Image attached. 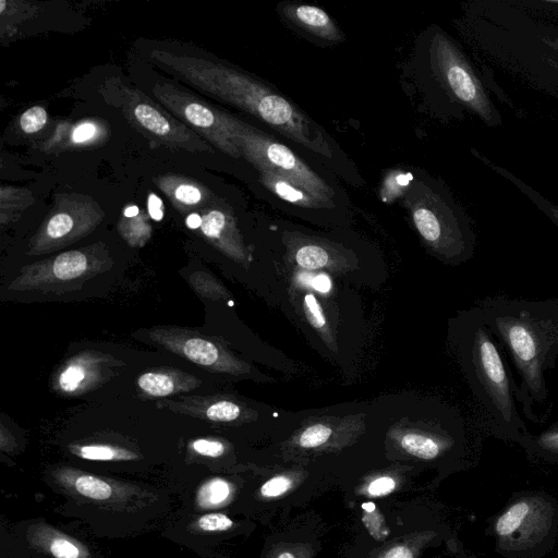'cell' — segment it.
Returning <instances> with one entry per match:
<instances>
[{"label": "cell", "instance_id": "cell-1", "mask_svg": "<svg viewBox=\"0 0 558 558\" xmlns=\"http://www.w3.org/2000/svg\"><path fill=\"white\" fill-rule=\"evenodd\" d=\"M478 308L520 376L515 399L524 416L544 423L534 409L548 403L545 372L558 364V298L530 300L498 294L484 298Z\"/></svg>", "mask_w": 558, "mask_h": 558}, {"label": "cell", "instance_id": "cell-2", "mask_svg": "<svg viewBox=\"0 0 558 558\" xmlns=\"http://www.w3.org/2000/svg\"><path fill=\"white\" fill-rule=\"evenodd\" d=\"M150 58L203 93L256 117L316 154L332 157L318 125L284 96L252 76L219 62L161 49H154Z\"/></svg>", "mask_w": 558, "mask_h": 558}, {"label": "cell", "instance_id": "cell-3", "mask_svg": "<svg viewBox=\"0 0 558 558\" xmlns=\"http://www.w3.org/2000/svg\"><path fill=\"white\" fill-rule=\"evenodd\" d=\"M461 336L466 377L484 409L490 433L499 439L520 445L530 432L518 411L517 384L502 348L478 307L464 316Z\"/></svg>", "mask_w": 558, "mask_h": 558}, {"label": "cell", "instance_id": "cell-4", "mask_svg": "<svg viewBox=\"0 0 558 558\" xmlns=\"http://www.w3.org/2000/svg\"><path fill=\"white\" fill-rule=\"evenodd\" d=\"M490 534L506 558H542L558 537V501L543 492L515 494L493 519Z\"/></svg>", "mask_w": 558, "mask_h": 558}, {"label": "cell", "instance_id": "cell-5", "mask_svg": "<svg viewBox=\"0 0 558 558\" xmlns=\"http://www.w3.org/2000/svg\"><path fill=\"white\" fill-rule=\"evenodd\" d=\"M230 126L242 157L257 171L268 170L324 202L335 203L333 189L289 147L233 116Z\"/></svg>", "mask_w": 558, "mask_h": 558}, {"label": "cell", "instance_id": "cell-6", "mask_svg": "<svg viewBox=\"0 0 558 558\" xmlns=\"http://www.w3.org/2000/svg\"><path fill=\"white\" fill-rule=\"evenodd\" d=\"M106 86L119 97V106L128 121L149 140L171 148L213 151L201 135L142 92L124 85L118 78L108 81Z\"/></svg>", "mask_w": 558, "mask_h": 558}, {"label": "cell", "instance_id": "cell-7", "mask_svg": "<svg viewBox=\"0 0 558 558\" xmlns=\"http://www.w3.org/2000/svg\"><path fill=\"white\" fill-rule=\"evenodd\" d=\"M404 204L421 236L448 259L471 256V240L449 215L439 197L417 182L407 192Z\"/></svg>", "mask_w": 558, "mask_h": 558}, {"label": "cell", "instance_id": "cell-8", "mask_svg": "<svg viewBox=\"0 0 558 558\" xmlns=\"http://www.w3.org/2000/svg\"><path fill=\"white\" fill-rule=\"evenodd\" d=\"M151 92L167 111L206 142L230 157H242L231 131V114L169 83H157Z\"/></svg>", "mask_w": 558, "mask_h": 558}, {"label": "cell", "instance_id": "cell-9", "mask_svg": "<svg viewBox=\"0 0 558 558\" xmlns=\"http://www.w3.org/2000/svg\"><path fill=\"white\" fill-rule=\"evenodd\" d=\"M104 217L98 203L88 196L61 194L41 226L36 248L46 250L89 232Z\"/></svg>", "mask_w": 558, "mask_h": 558}, {"label": "cell", "instance_id": "cell-10", "mask_svg": "<svg viewBox=\"0 0 558 558\" xmlns=\"http://www.w3.org/2000/svg\"><path fill=\"white\" fill-rule=\"evenodd\" d=\"M432 59L436 71L456 97L478 109L482 104L478 86L456 49L441 35L433 40Z\"/></svg>", "mask_w": 558, "mask_h": 558}, {"label": "cell", "instance_id": "cell-11", "mask_svg": "<svg viewBox=\"0 0 558 558\" xmlns=\"http://www.w3.org/2000/svg\"><path fill=\"white\" fill-rule=\"evenodd\" d=\"M56 478L63 489L92 501H123L131 493L112 481L72 469H61L57 472Z\"/></svg>", "mask_w": 558, "mask_h": 558}, {"label": "cell", "instance_id": "cell-12", "mask_svg": "<svg viewBox=\"0 0 558 558\" xmlns=\"http://www.w3.org/2000/svg\"><path fill=\"white\" fill-rule=\"evenodd\" d=\"M203 234L219 248L234 258L245 256L235 218L227 209L210 208L202 215Z\"/></svg>", "mask_w": 558, "mask_h": 558}, {"label": "cell", "instance_id": "cell-13", "mask_svg": "<svg viewBox=\"0 0 558 558\" xmlns=\"http://www.w3.org/2000/svg\"><path fill=\"white\" fill-rule=\"evenodd\" d=\"M28 543L53 558H93L88 548L80 541L59 530L39 523L32 525L27 532Z\"/></svg>", "mask_w": 558, "mask_h": 558}, {"label": "cell", "instance_id": "cell-14", "mask_svg": "<svg viewBox=\"0 0 558 558\" xmlns=\"http://www.w3.org/2000/svg\"><path fill=\"white\" fill-rule=\"evenodd\" d=\"M281 11L287 20L315 37L328 41L343 39L337 24L318 7L287 3L282 7Z\"/></svg>", "mask_w": 558, "mask_h": 558}, {"label": "cell", "instance_id": "cell-15", "mask_svg": "<svg viewBox=\"0 0 558 558\" xmlns=\"http://www.w3.org/2000/svg\"><path fill=\"white\" fill-rule=\"evenodd\" d=\"M156 185L168 196L173 206L187 211L192 208L213 203L211 192L202 183L180 175H161Z\"/></svg>", "mask_w": 558, "mask_h": 558}, {"label": "cell", "instance_id": "cell-16", "mask_svg": "<svg viewBox=\"0 0 558 558\" xmlns=\"http://www.w3.org/2000/svg\"><path fill=\"white\" fill-rule=\"evenodd\" d=\"M259 182L272 194L284 202L303 208H332L335 203L324 202L301 186L268 170H258Z\"/></svg>", "mask_w": 558, "mask_h": 558}, {"label": "cell", "instance_id": "cell-17", "mask_svg": "<svg viewBox=\"0 0 558 558\" xmlns=\"http://www.w3.org/2000/svg\"><path fill=\"white\" fill-rule=\"evenodd\" d=\"M401 447L410 454L423 460H434L454 445V439L448 437H432L425 434L408 433L401 437Z\"/></svg>", "mask_w": 558, "mask_h": 558}, {"label": "cell", "instance_id": "cell-18", "mask_svg": "<svg viewBox=\"0 0 558 558\" xmlns=\"http://www.w3.org/2000/svg\"><path fill=\"white\" fill-rule=\"evenodd\" d=\"M520 446L531 459L558 465V421L537 435L529 433Z\"/></svg>", "mask_w": 558, "mask_h": 558}, {"label": "cell", "instance_id": "cell-19", "mask_svg": "<svg viewBox=\"0 0 558 558\" xmlns=\"http://www.w3.org/2000/svg\"><path fill=\"white\" fill-rule=\"evenodd\" d=\"M109 133L106 123L97 120H84L71 128L66 146L88 147L104 141Z\"/></svg>", "mask_w": 558, "mask_h": 558}, {"label": "cell", "instance_id": "cell-20", "mask_svg": "<svg viewBox=\"0 0 558 558\" xmlns=\"http://www.w3.org/2000/svg\"><path fill=\"white\" fill-rule=\"evenodd\" d=\"M87 263V256L82 251H68L54 258L52 271L58 279L70 280L81 276Z\"/></svg>", "mask_w": 558, "mask_h": 558}, {"label": "cell", "instance_id": "cell-21", "mask_svg": "<svg viewBox=\"0 0 558 558\" xmlns=\"http://www.w3.org/2000/svg\"><path fill=\"white\" fill-rule=\"evenodd\" d=\"M181 351L190 361L203 365L213 366L219 361L218 348L202 338H190L181 345Z\"/></svg>", "mask_w": 558, "mask_h": 558}, {"label": "cell", "instance_id": "cell-22", "mask_svg": "<svg viewBox=\"0 0 558 558\" xmlns=\"http://www.w3.org/2000/svg\"><path fill=\"white\" fill-rule=\"evenodd\" d=\"M294 259L300 267L315 270L325 267L329 263L330 254L323 245L306 242L298 246Z\"/></svg>", "mask_w": 558, "mask_h": 558}, {"label": "cell", "instance_id": "cell-23", "mask_svg": "<svg viewBox=\"0 0 558 558\" xmlns=\"http://www.w3.org/2000/svg\"><path fill=\"white\" fill-rule=\"evenodd\" d=\"M231 485L222 478H214L206 482L197 493V502L203 508L219 507L231 495Z\"/></svg>", "mask_w": 558, "mask_h": 558}, {"label": "cell", "instance_id": "cell-24", "mask_svg": "<svg viewBox=\"0 0 558 558\" xmlns=\"http://www.w3.org/2000/svg\"><path fill=\"white\" fill-rule=\"evenodd\" d=\"M72 451L83 459L96 461L131 460L136 458L131 451L107 445L80 446L73 448Z\"/></svg>", "mask_w": 558, "mask_h": 558}, {"label": "cell", "instance_id": "cell-25", "mask_svg": "<svg viewBox=\"0 0 558 558\" xmlns=\"http://www.w3.org/2000/svg\"><path fill=\"white\" fill-rule=\"evenodd\" d=\"M434 535V533H423L414 538L398 542L383 551L378 558H415L417 550Z\"/></svg>", "mask_w": 558, "mask_h": 558}, {"label": "cell", "instance_id": "cell-26", "mask_svg": "<svg viewBox=\"0 0 558 558\" xmlns=\"http://www.w3.org/2000/svg\"><path fill=\"white\" fill-rule=\"evenodd\" d=\"M138 386L146 393L155 397H165L173 392V380L162 373H145L140 376Z\"/></svg>", "mask_w": 558, "mask_h": 558}, {"label": "cell", "instance_id": "cell-27", "mask_svg": "<svg viewBox=\"0 0 558 558\" xmlns=\"http://www.w3.org/2000/svg\"><path fill=\"white\" fill-rule=\"evenodd\" d=\"M332 429L324 424H314L305 428L299 436L298 444L302 448H317L331 437Z\"/></svg>", "mask_w": 558, "mask_h": 558}, {"label": "cell", "instance_id": "cell-28", "mask_svg": "<svg viewBox=\"0 0 558 558\" xmlns=\"http://www.w3.org/2000/svg\"><path fill=\"white\" fill-rule=\"evenodd\" d=\"M47 111L41 106H34L25 110L20 118V126L26 134L40 131L47 122Z\"/></svg>", "mask_w": 558, "mask_h": 558}, {"label": "cell", "instance_id": "cell-29", "mask_svg": "<svg viewBox=\"0 0 558 558\" xmlns=\"http://www.w3.org/2000/svg\"><path fill=\"white\" fill-rule=\"evenodd\" d=\"M196 527L203 532H222L233 526V521L223 513H206L197 519Z\"/></svg>", "mask_w": 558, "mask_h": 558}, {"label": "cell", "instance_id": "cell-30", "mask_svg": "<svg viewBox=\"0 0 558 558\" xmlns=\"http://www.w3.org/2000/svg\"><path fill=\"white\" fill-rule=\"evenodd\" d=\"M240 408L230 401H219L206 410V416L215 422H231L239 417Z\"/></svg>", "mask_w": 558, "mask_h": 558}, {"label": "cell", "instance_id": "cell-31", "mask_svg": "<svg viewBox=\"0 0 558 558\" xmlns=\"http://www.w3.org/2000/svg\"><path fill=\"white\" fill-rule=\"evenodd\" d=\"M123 218L124 220L122 222V230L129 239L136 240L138 238H149L150 226L147 222L146 218L142 215V213L132 218H128L124 216Z\"/></svg>", "mask_w": 558, "mask_h": 558}, {"label": "cell", "instance_id": "cell-32", "mask_svg": "<svg viewBox=\"0 0 558 558\" xmlns=\"http://www.w3.org/2000/svg\"><path fill=\"white\" fill-rule=\"evenodd\" d=\"M85 369L77 365H69L59 377V386L64 391H74L80 387L82 381L85 379Z\"/></svg>", "mask_w": 558, "mask_h": 558}, {"label": "cell", "instance_id": "cell-33", "mask_svg": "<svg viewBox=\"0 0 558 558\" xmlns=\"http://www.w3.org/2000/svg\"><path fill=\"white\" fill-rule=\"evenodd\" d=\"M292 485L293 482L289 476L277 475L262 485L260 494L266 498L279 497L290 490Z\"/></svg>", "mask_w": 558, "mask_h": 558}, {"label": "cell", "instance_id": "cell-34", "mask_svg": "<svg viewBox=\"0 0 558 558\" xmlns=\"http://www.w3.org/2000/svg\"><path fill=\"white\" fill-rule=\"evenodd\" d=\"M304 307L310 324L317 329H324L326 327V317L320 304L312 293H307L304 296Z\"/></svg>", "mask_w": 558, "mask_h": 558}, {"label": "cell", "instance_id": "cell-35", "mask_svg": "<svg viewBox=\"0 0 558 558\" xmlns=\"http://www.w3.org/2000/svg\"><path fill=\"white\" fill-rule=\"evenodd\" d=\"M397 483L390 476H379L371 481L366 487L365 493L369 497H384L391 494L396 489Z\"/></svg>", "mask_w": 558, "mask_h": 558}, {"label": "cell", "instance_id": "cell-36", "mask_svg": "<svg viewBox=\"0 0 558 558\" xmlns=\"http://www.w3.org/2000/svg\"><path fill=\"white\" fill-rule=\"evenodd\" d=\"M192 448L201 456L217 458L225 452V446L218 440L197 439L193 441Z\"/></svg>", "mask_w": 558, "mask_h": 558}, {"label": "cell", "instance_id": "cell-37", "mask_svg": "<svg viewBox=\"0 0 558 558\" xmlns=\"http://www.w3.org/2000/svg\"><path fill=\"white\" fill-rule=\"evenodd\" d=\"M165 206L162 199L155 193L147 196V211L149 217L155 221H161L165 216Z\"/></svg>", "mask_w": 558, "mask_h": 558}, {"label": "cell", "instance_id": "cell-38", "mask_svg": "<svg viewBox=\"0 0 558 558\" xmlns=\"http://www.w3.org/2000/svg\"><path fill=\"white\" fill-rule=\"evenodd\" d=\"M314 290L320 293H328L331 290V280L325 274H318L312 277L311 284Z\"/></svg>", "mask_w": 558, "mask_h": 558}, {"label": "cell", "instance_id": "cell-39", "mask_svg": "<svg viewBox=\"0 0 558 558\" xmlns=\"http://www.w3.org/2000/svg\"><path fill=\"white\" fill-rule=\"evenodd\" d=\"M185 223L190 229H197L202 226V216L197 213H191L185 219Z\"/></svg>", "mask_w": 558, "mask_h": 558}, {"label": "cell", "instance_id": "cell-40", "mask_svg": "<svg viewBox=\"0 0 558 558\" xmlns=\"http://www.w3.org/2000/svg\"><path fill=\"white\" fill-rule=\"evenodd\" d=\"M141 213L140 208L136 205H129L123 210V216L128 218H132L137 216Z\"/></svg>", "mask_w": 558, "mask_h": 558}, {"label": "cell", "instance_id": "cell-41", "mask_svg": "<svg viewBox=\"0 0 558 558\" xmlns=\"http://www.w3.org/2000/svg\"><path fill=\"white\" fill-rule=\"evenodd\" d=\"M276 558H296L295 554L289 549L280 550Z\"/></svg>", "mask_w": 558, "mask_h": 558}, {"label": "cell", "instance_id": "cell-42", "mask_svg": "<svg viewBox=\"0 0 558 558\" xmlns=\"http://www.w3.org/2000/svg\"><path fill=\"white\" fill-rule=\"evenodd\" d=\"M556 3H558V1Z\"/></svg>", "mask_w": 558, "mask_h": 558}]
</instances>
